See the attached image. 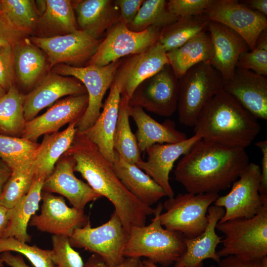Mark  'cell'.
<instances>
[{
	"label": "cell",
	"mask_w": 267,
	"mask_h": 267,
	"mask_svg": "<svg viewBox=\"0 0 267 267\" xmlns=\"http://www.w3.org/2000/svg\"><path fill=\"white\" fill-rule=\"evenodd\" d=\"M154 209V217L149 224L131 228L124 256L145 257L155 264L168 267L174 264L185 252L184 237L162 225L159 218L163 209L162 204Z\"/></svg>",
	"instance_id": "4"
},
{
	"label": "cell",
	"mask_w": 267,
	"mask_h": 267,
	"mask_svg": "<svg viewBox=\"0 0 267 267\" xmlns=\"http://www.w3.org/2000/svg\"><path fill=\"white\" fill-rule=\"evenodd\" d=\"M121 59L106 66L88 65L73 67L58 64L51 71L65 76H71L81 81L85 86L89 96L88 108L76 124L77 131L83 133L95 123L103 106L102 100L106 91L111 88Z\"/></svg>",
	"instance_id": "9"
},
{
	"label": "cell",
	"mask_w": 267,
	"mask_h": 267,
	"mask_svg": "<svg viewBox=\"0 0 267 267\" xmlns=\"http://www.w3.org/2000/svg\"><path fill=\"white\" fill-rule=\"evenodd\" d=\"M0 7L16 29L29 37L36 34L40 14L34 0H0Z\"/></svg>",
	"instance_id": "37"
},
{
	"label": "cell",
	"mask_w": 267,
	"mask_h": 267,
	"mask_svg": "<svg viewBox=\"0 0 267 267\" xmlns=\"http://www.w3.org/2000/svg\"><path fill=\"white\" fill-rule=\"evenodd\" d=\"M34 177L32 168L12 170L0 197V204L8 209L15 206L28 193Z\"/></svg>",
	"instance_id": "39"
},
{
	"label": "cell",
	"mask_w": 267,
	"mask_h": 267,
	"mask_svg": "<svg viewBox=\"0 0 267 267\" xmlns=\"http://www.w3.org/2000/svg\"><path fill=\"white\" fill-rule=\"evenodd\" d=\"M41 212L34 215L29 225L52 235L71 236L74 230L83 227L89 220L84 211L69 207L63 196L42 190Z\"/></svg>",
	"instance_id": "16"
},
{
	"label": "cell",
	"mask_w": 267,
	"mask_h": 267,
	"mask_svg": "<svg viewBox=\"0 0 267 267\" xmlns=\"http://www.w3.org/2000/svg\"><path fill=\"white\" fill-rule=\"evenodd\" d=\"M178 91V79L168 64L136 88L129 104L169 117L177 110Z\"/></svg>",
	"instance_id": "12"
},
{
	"label": "cell",
	"mask_w": 267,
	"mask_h": 267,
	"mask_svg": "<svg viewBox=\"0 0 267 267\" xmlns=\"http://www.w3.org/2000/svg\"><path fill=\"white\" fill-rule=\"evenodd\" d=\"M208 31L213 46L210 63L225 83L232 78L240 56L250 50L249 46L239 34L218 22L209 21Z\"/></svg>",
	"instance_id": "21"
},
{
	"label": "cell",
	"mask_w": 267,
	"mask_h": 267,
	"mask_svg": "<svg viewBox=\"0 0 267 267\" xmlns=\"http://www.w3.org/2000/svg\"><path fill=\"white\" fill-rule=\"evenodd\" d=\"M88 103L87 93L57 100L45 113L26 122L21 137L37 142L42 135L58 132L66 124L78 123L86 112Z\"/></svg>",
	"instance_id": "17"
},
{
	"label": "cell",
	"mask_w": 267,
	"mask_h": 267,
	"mask_svg": "<svg viewBox=\"0 0 267 267\" xmlns=\"http://www.w3.org/2000/svg\"><path fill=\"white\" fill-rule=\"evenodd\" d=\"M24 96L14 84L0 98V134L21 137L26 123Z\"/></svg>",
	"instance_id": "34"
},
{
	"label": "cell",
	"mask_w": 267,
	"mask_h": 267,
	"mask_svg": "<svg viewBox=\"0 0 267 267\" xmlns=\"http://www.w3.org/2000/svg\"><path fill=\"white\" fill-rule=\"evenodd\" d=\"M179 18L168 9L165 0H143L134 20L127 26L134 32H141L150 27L163 29Z\"/></svg>",
	"instance_id": "38"
},
{
	"label": "cell",
	"mask_w": 267,
	"mask_h": 267,
	"mask_svg": "<svg viewBox=\"0 0 267 267\" xmlns=\"http://www.w3.org/2000/svg\"><path fill=\"white\" fill-rule=\"evenodd\" d=\"M239 1L252 10L259 12L267 16V0H244Z\"/></svg>",
	"instance_id": "51"
},
{
	"label": "cell",
	"mask_w": 267,
	"mask_h": 267,
	"mask_svg": "<svg viewBox=\"0 0 267 267\" xmlns=\"http://www.w3.org/2000/svg\"><path fill=\"white\" fill-rule=\"evenodd\" d=\"M219 196L218 193H180L168 198L159 216L162 225L193 238L202 233L208 223V210Z\"/></svg>",
	"instance_id": "8"
},
{
	"label": "cell",
	"mask_w": 267,
	"mask_h": 267,
	"mask_svg": "<svg viewBox=\"0 0 267 267\" xmlns=\"http://www.w3.org/2000/svg\"><path fill=\"white\" fill-rule=\"evenodd\" d=\"M79 30L92 38L102 37L120 21L118 8L112 0H72Z\"/></svg>",
	"instance_id": "24"
},
{
	"label": "cell",
	"mask_w": 267,
	"mask_h": 267,
	"mask_svg": "<svg viewBox=\"0 0 267 267\" xmlns=\"http://www.w3.org/2000/svg\"><path fill=\"white\" fill-rule=\"evenodd\" d=\"M143 1V0H114L119 10L120 21L127 25L130 23L137 15Z\"/></svg>",
	"instance_id": "46"
},
{
	"label": "cell",
	"mask_w": 267,
	"mask_h": 267,
	"mask_svg": "<svg viewBox=\"0 0 267 267\" xmlns=\"http://www.w3.org/2000/svg\"><path fill=\"white\" fill-rule=\"evenodd\" d=\"M45 179L34 175L28 193L14 206L9 209L8 224L1 238H14L24 242H30L31 236L27 227L32 217L38 210Z\"/></svg>",
	"instance_id": "30"
},
{
	"label": "cell",
	"mask_w": 267,
	"mask_h": 267,
	"mask_svg": "<svg viewBox=\"0 0 267 267\" xmlns=\"http://www.w3.org/2000/svg\"><path fill=\"white\" fill-rule=\"evenodd\" d=\"M225 82L210 62L199 63L178 79L177 111L179 122L194 127L214 96Z\"/></svg>",
	"instance_id": "6"
},
{
	"label": "cell",
	"mask_w": 267,
	"mask_h": 267,
	"mask_svg": "<svg viewBox=\"0 0 267 267\" xmlns=\"http://www.w3.org/2000/svg\"><path fill=\"white\" fill-rule=\"evenodd\" d=\"M208 22L204 13L180 17L162 29L158 42L166 52L174 50L199 33L207 31Z\"/></svg>",
	"instance_id": "33"
},
{
	"label": "cell",
	"mask_w": 267,
	"mask_h": 267,
	"mask_svg": "<svg viewBox=\"0 0 267 267\" xmlns=\"http://www.w3.org/2000/svg\"><path fill=\"white\" fill-rule=\"evenodd\" d=\"M224 214V209L211 205L208 210V223L204 231L196 237H184L185 251L174 267H203V262L212 259L219 263L221 258L216 248L222 238L216 232V226Z\"/></svg>",
	"instance_id": "23"
},
{
	"label": "cell",
	"mask_w": 267,
	"mask_h": 267,
	"mask_svg": "<svg viewBox=\"0 0 267 267\" xmlns=\"http://www.w3.org/2000/svg\"><path fill=\"white\" fill-rule=\"evenodd\" d=\"M28 37L26 34L13 26L2 12H0V46L14 45Z\"/></svg>",
	"instance_id": "45"
},
{
	"label": "cell",
	"mask_w": 267,
	"mask_h": 267,
	"mask_svg": "<svg viewBox=\"0 0 267 267\" xmlns=\"http://www.w3.org/2000/svg\"><path fill=\"white\" fill-rule=\"evenodd\" d=\"M16 252L25 256L34 267H54L52 250L43 249L36 245L27 243L14 238H0V254Z\"/></svg>",
	"instance_id": "40"
},
{
	"label": "cell",
	"mask_w": 267,
	"mask_h": 267,
	"mask_svg": "<svg viewBox=\"0 0 267 267\" xmlns=\"http://www.w3.org/2000/svg\"><path fill=\"white\" fill-rule=\"evenodd\" d=\"M121 97L118 88L113 83L103 105L102 111L93 125L82 133L96 145L104 157L112 163L115 158L113 136L118 119Z\"/></svg>",
	"instance_id": "26"
},
{
	"label": "cell",
	"mask_w": 267,
	"mask_h": 267,
	"mask_svg": "<svg viewBox=\"0 0 267 267\" xmlns=\"http://www.w3.org/2000/svg\"><path fill=\"white\" fill-rule=\"evenodd\" d=\"M204 14L209 21L221 23L239 34L250 50L255 48L259 36L267 29V16L238 0H214Z\"/></svg>",
	"instance_id": "14"
},
{
	"label": "cell",
	"mask_w": 267,
	"mask_h": 267,
	"mask_svg": "<svg viewBox=\"0 0 267 267\" xmlns=\"http://www.w3.org/2000/svg\"><path fill=\"white\" fill-rule=\"evenodd\" d=\"M162 29L150 27L141 32H134L120 21L102 39L86 66H104L144 51L158 42Z\"/></svg>",
	"instance_id": "10"
},
{
	"label": "cell",
	"mask_w": 267,
	"mask_h": 267,
	"mask_svg": "<svg viewBox=\"0 0 267 267\" xmlns=\"http://www.w3.org/2000/svg\"><path fill=\"white\" fill-rule=\"evenodd\" d=\"M129 237V233L114 211L107 222L92 227L89 220L83 227L75 229L69 240L73 248H83L96 254L113 267L125 260L124 250Z\"/></svg>",
	"instance_id": "7"
},
{
	"label": "cell",
	"mask_w": 267,
	"mask_h": 267,
	"mask_svg": "<svg viewBox=\"0 0 267 267\" xmlns=\"http://www.w3.org/2000/svg\"><path fill=\"white\" fill-rule=\"evenodd\" d=\"M13 49L15 80L29 92L49 72L47 57L29 37L15 44Z\"/></svg>",
	"instance_id": "25"
},
{
	"label": "cell",
	"mask_w": 267,
	"mask_h": 267,
	"mask_svg": "<svg viewBox=\"0 0 267 267\" xmlns=\"http://www.w3.org/2000/svg\"><path fill=\"white\" fill-rule=\"evenodd\" d=\"M249 163L245 148L201 139L179 160L175 178L187 192L218 194L229 188Z\"/></svg>",
	"instance_id": "2"
},
{
	"label": "cell",
	"mask_w": 267,
	"mask_h": 267,
	"mask_svg": "<svg viewBox=\"0 0 267 267\" xmlns=\"http://www.w3.org/2000/svg\"><path fill=\"white\" fill-rule=\"evenodd\" d=\"M66 152L75 161L74 172H79L93 190L111 202L129 233L133 226L145 225L147 216L154 214L155 209L142 203L128 190L112 163L84 134L76 132Z\"/></svg>",
	"instance_id": "1"
},
{
	"label": "cell",
	"mask_w": 267,
	"mask_h": 267,
	"mask_svg": "<svg viewBox=\"0 0 267 267\" xmlns=\"http://www.w3.org/2000/svg\"><path fill=\"white\" fill-rule=\"evenodd\" d=\"M142 262L143 265H144L147 267H165L162 266L159 267L156 264H155L147 260H144L142 261Z\"/></svg>",
	"instance_id": "54"
},
{
	"label": "cell",
	"mask_w": 267,
	"mask_h": 267,
	"mask_svg": "<svg viewBox=\"0 0 267 267\" xmlns=\"http://www.w3.org/2000/svg\"><path fill=\"white\" fill-rule=\"evenodd\" d=\"M78 30L72 0H46L40 15L36 37L50 38L72 33Z\"/></svg>",
	"instance_id": "32"
},
{
	"label": "cell",
	"mask_w": 267,
	"mask_h": 267,
	"mask_svg": "<svg viewBox=\"0 0 267 267\" xmlns=\"http://www.w3.org/2000/svg\"><path fill=\"white\" fill-rule=\"evenodd\" d=\"M210 267H216V266H210Z\"/></svg>",
	"instance_id": "58"
},
{
	"label": "cell",
	"mask_w": 267,
	"mask_h": 267,
	"mask_svg": "<svg viewBox=\"0 0 267 267\" xmlns=\"http://www.w3.org/2000/svg\"><path fill=\"white\" fill-rule=\"evenodd\" d=\"M193 127L202 139L245 149L261 130L258 119L223 89L207 105Z\"/></svg>",
	"instance_id": "3"
},
{
	"label": "cell",
	"mask_w": 267,
	"mask_h": 267,
	"mask_svg": "<svg viewBox=\"0 0 267 267\" xmlns=\"http://www.w3.org/2000/svg\"><path fill=\"white\" fill-rule=\"evenodd\" d=\"M0 12H1V9H0Z\"/></svg>",
	"instance_id": "59"
},
{
	"label": "cell",
	"mask_w": 267,
	"mask_h": 267,
	"mask_svg": "<svg viewBox=\"0 0 267 267\" xmlns=\"http://www.w3.org/2000/svg\"><path fill=\"white\" fill-rule=\"evenodd\" d=\"M236 68L251 70L257 74L267 75V29L259 36L255 48L240 56Z\"/></svg>",
	"instance_id": "41"
},
{
	"label": "cell",
	"mask_w": 267,
	"mask_h": 267,
	"mask_svg": "<svg viewBox=\"0 0 267 267\" xmlns=\"http://www.w3.org/2000/svg\"><path fill=\"white\" fill-rule=\"evenodd\" d=\"M201 139L200 135L194 134L192 136L178 143L153 144L145 150L147 160L140 159L135 165L163 188L166 196L172 198L174 192L170 183L169 175L174 163Z\"/></svg>",
	"instance_id": "20"
},
{
	"label": "cell",
	"mask_w": 267,
	"mask_h": 267,
	"mask_svg": "<svg viewBox=\"0 0 267 267\" xmlns=\"http://www.w3.org/2000/svg\"><path fill=\"white\" fill-rule=\"evenodd\" d=\"M6 93V91L3 89V88L0 85V98L3 96Z\"/></svg>",
	"instance_id": "55"
},
{
	"label": "cell",
	"mask_w": 267,
	"mask_h": 267,
	"mask_svg": "<svg viewBox=\"0 0 267 267\" xmlns=\"http://www.w3.org/2000/svg\"><path fill=\"white\" fill-rule=\"evenodd\" d=\"M140 258H126L121 264L113 267H140ZM84 267H112L107 265L97 255L92 254L84 264Z\"/></svg>",
	"instance_id": "49"
},
{
	"label": "cell",
	"mask_w": 267,
	"mask_h": 267,
	"mask_svg": "<svg viewBox=\"0 0 267 267\" xmlns=\"http://www.w3.org/2000/svg\"><path fill=\"white\" fill-rule=\"evenodd\" d=\"M216 229L224 235L222 248L217 251L221 258L235 256L261 259L267 256V203L251 218L219 221Z\"/></svg>",
	"instance_id": "5"
},
{
	"label": "cell",
	"mask_w": 267,
	"mask_h": 267,
	"mask_svg": "<svg viewBox=\"0 0 267 267\" xmlns=\"http://www.w3.org/2000/svg\"><path fill=\"white\" fill-rule=\"evenodd\" d=\"M223 89L257 119L267 120V78L236 68Z\"/></svg>",
	"instance_id": "22"
},
{
	"label": "cell",
	"mask_w": 267,
	"mask_h": 267,
	"mask_svg": "<svg viewBox=\"0 0 267 267\" xmlns=\"http://www.w3.org/2000/svg\"><path fill=\"white\" fill-rule=\"evenodd\" d=\"M112 164L124 185L143 204L151 207L166 196L163 188L135 164L126 161L116 152Z\"/></svg>",
	"instance_id": "28"
},
{
	"label": "cell",
	"mask_w": 267,
	"mask_h": 267,
	"mask_svg": "<svg viewBox=\"0 0 267 267\" xmlns=\"http://www.w3.org/2000/svg\"><path fill=\"white\" fill-rule=\"evenodd\" d=\"M11 173V169L0 159V197Z\"/></svg>",
	"instance_id": "52"
},
{
	"label": "cell",
	"mask_w": 267,
	"mask_h": 267,
	"mask_svg": "<svg viewBox=\"0 0 267 267\" xmlns=\"http://www.w3.org/2000/svg\"><path fill=\"white\" fill-rule=\"evenodd\" d=\"M31 42L46 55L49 67L58 64L85 66L101 42L79 29L63 36L50 38L29 37Z\"/></svg>",
	"instance_id": "13"
},
{
	"label": "cell",
	"mask_w": 267,
	"mask_h": 267,
	"mask_svg": "<svg viewBox=\"0 0 267 267\" xmlns=\"http://www.w3.org/2000/svg\"><path fill=\"white\" fill-rule=\"evenodd\" d=\"M77 123L69 124L61 132L44 135L32 165L34 175L45 179L52 173L58 160L72 144L77 132Z\"/></svg>",
	"instance_id": "29"
},
{
	"label": "cell",
	"mask_w": 267,
	"mask_h": 267,
	"mask_svg": "<svg viewBox=\"0 0 267 267\" xmlns=\"http://www.w3.org/2000/svg\"><path fill=\"white\" fill-rule=\"evenodd\" d=\"M39 145L22 137L0 134V159L11 170L32 168Z\"/></svg>",
	"instance_id": "36"
},
{
	"label": "cell",
	"mask_w": 267,
	"mask_h": 267,
	"mask_svg": "<svg viewBox=\"0 0 267 267\" xmlns=\"http://www.w3.org/2000/svg\"><path fill=\"white\" fill-rule=\"evenodd\" d=\"M9 209L0 204V238L8 224Z\"/></svg>",
	"instance_id": "53"
},
{
	"label": "cell",
	"mask_w": 267,
	"mask_h": 267,
	"mask_svg": "<svg viewBox=\"0 0 267 267\" xmlns=\"http://www.w3.org/2000/svg\"><path fill=\"white\" fill-rule=\"evenodd\" d=\"M3 262L0 258V267H3Z\"/></svg>",
	"instance_id": "56"
},
{
	"label": "cell",
	"mask_w": 267,
	"mask_h": 267,
	"mask_svg": "<svg viewBox=\"0 0 267 267\" xmlns=\"http://www.w3.org/2000/svg\"><path fill=\"white\" fill-rule=\"evenodd\" d=\"M87 93L83 84L75 77L49 71L30 91L24 96V113L28 122L44 108L51 106L62 97Z\"/></svg>",
	"instance_id": "19"
},
{
	"label": "cell",
	"mask_w": 267,
	"mask_h": 267,
	"mask_svg": "<svg viewBox=\"0 0 267 267\" xmlns=\"http://www.w3.org/2000/svg\"><path fill=\"white\" fill-rule=\"evenodd\" d=\"M54 267H84L82 257L66 236L52 235Z\"/></svg>",
	"instance_id": "42"
},
{
	"label": "cell",
	"mask_w": 267,
	"mask_h": 267,
	"mask_svg": "<svg viewBox=\"0 0 267 267\" xmlns=\"http://www.w3.org/2000/svg\"><path fill=\"white\" fill-rule=\"evenodd\" d=\"M255 145L262 153L259 193L263 197H267V140L257 142Z\"/></svg>",
	"instance_id": "48"
},
{
	"label": "cell",
	"mask_w": 267,
	"mask_h": 267,
	"mask_svg": "<svg viewBox=\"0 0 267 267\" xmlns=\"http://www.w3.org/2000/svg\"><path fill=\"white\" fill-rule=\"evenodd\" d=\"M168 64L167 52L158 42L144 51L121 58L113 83L121 96L130 99L141 83Z\"/></svg>",
	"instance_id": "15"
},
{
	"label": "cell",
	"mask_w": 267,
	"mask_h": 267,
	"mask_svg": "<svg viewBox=\"0 0 267 267\" xmlns=\"http://www.w3.org/2000/svg\"><path fill=\"white\" fill-rule=\"evenodd\" d=\"M140 267H146V266H145L144 265H143V264H142H142H141V266H140Z\"/></svg>",
	"instance_id": "57"
},
{
	"label": "cell",
	"mask_w": 267,
	"mask_h": 267,
	"mask_svg": "<svg viewBox=\"0 0 267 267\" xmlns=\"http://www.w3.org/2000/svg\"><path fill=\"white\" fill-rule=\"evenodd\" d=\"M261 259H248L228 256L221 259L218 263L219 267H263Z\"/></svg>",
	"instance_id": "47"
},
{
	"label": "cell",
	"mask_w": 267,
	"mask_h": 267,
	"mask_svg": "<svg viewBox=\"0 0 267 267\" xmlns=\"http://www.w3.org/2000/svg\"><path fill=\"white\" fill-rule=\"evenodd\" d=\"M260 178V166L249 163L232 184L230 191L219 196L214 202V205L224 209V214L220 222L251 218L267 203V197L259 193Z\"/></svg>",
	"instance_id": "11"
},
{
	"label": "cell",
	"mask_w": 267,
	"mask_h": 267,
	"mask_svg": "<svg viewBox=\"0 0 267 267\" xmlns=\"http://www.w3.org/2000/svg\"><path fill=\"white\" fill-rule=\"evenodd\" d=\"M75 165L73 157L65 152L56 163L52 173L45 179L42 190L60 194L68 199L73 207L84 211L87 204L101 196L75 176Z\"/></svg>",
	"instance_id": "18"
},
{
	"label": "cell",
	"mask_w": 267,
	"mask_h": 267,
	"mask_svg": "<svg viewBox=\"0 0 267 267\" xmlns=\"http://www.w3.org/2000/svg\"><path fill=\"white\" fill-rule=\"evenodd\" d=\"M129 99L121 96L118 119L113 136L116 152L126 161L135 164L141 159L135 135L132 131L129 118Z\"/></svg>",
	"instance_id": "35"
},
{
	"label": "cell",
	"mask_w": 267,
	"mask_h": 267,
	"mask_svg": "<svg viewBox=\"0 0 267 267\" xmlns=\"http://www.w3.org/2000/svg\"><path fill=\"white\" fill-rule=\"evenodd\" d=\"M0 258L4 263L11 267H29L20 254L15 255L10 252L6 251L0 254Z\"/></svg>",
	"instance_id": "50"
},
{
	"label": "cell",
	"mask_w": 267,
	"mask_h": 267,
	"mask_svg": "<svg viewBox=\"0 0 267 267\" xmlns=\"http://www.w3.org/2000/svg\"><path fill=\"white\" fill-rule=\"evenodd\" d=\"M129 114L137 127L135 135L140 151L156 143H178L187 138L184 132L176 129L172 120L160 123L138 106L129 105Z\"/></svg>",
	"instance_id": "27"
},
{
	"label": "cell",
	"mask_w": 267,
	"mask_h": 267,
	"mask_svg": "<svg viewBox=\"0 0 267 267\" xmlns=\"http://www.w3.org/2000/svg\"><path fill=\"white\" fill-rule=\"evenodd\" d=\"M13 45L0 46V85L6 92L14 84Z\"/></svg>",
	"instance_id": "44"
},
{
	"label": "cell",
	"mask_w": 267,
	"mask_h": 267,
	"mask_svg": "<svg viewBox=\"0 0 267 267\" xmlns=\"http://www.w3.org/2000/svg\"><path fill=\"white\" fill-rule=\"evenodd\" d=\"M214 0H170L169 11L176 16L185 17L204 14Z\"/></svg>",
	"instance_id": "43"
},
{
	"label": "cell",
	"mask_w": 267,
	"mask_h": 267,
	"mask_svg": "<svg viewBox=\"0 0 267 267\" xmlns=\"http://www.w3.org/2000/svg\"><path fill=\"white\" fill-rule=\"evenodd\" d=\"M213 55V44L207 31L196 35L181 46L167 52L169 64L178 79L194 66L210 62Z\"/></svg>",
	"instance_id": "31"
}]
</instances>
